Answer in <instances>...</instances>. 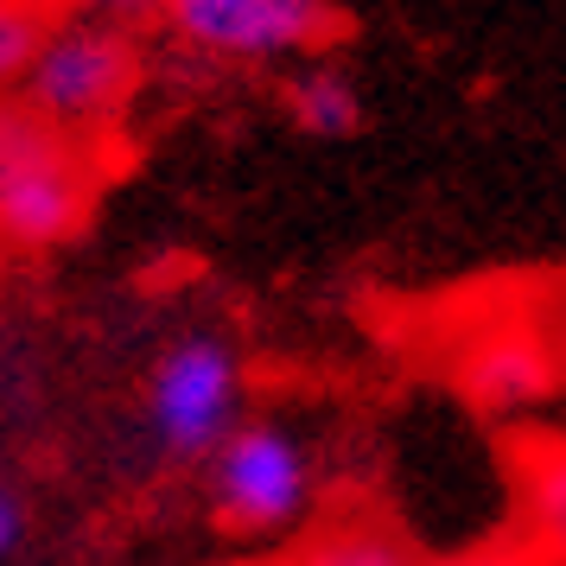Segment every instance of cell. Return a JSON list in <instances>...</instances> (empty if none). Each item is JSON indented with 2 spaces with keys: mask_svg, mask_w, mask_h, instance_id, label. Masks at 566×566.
<instances>
[{
  "mask_svg": "<svg viewBox=\"0 0 566 566\" xmlns=\"http://www.w3.org/2000/svg\"><path fill=\"white\" fill-rule=\"evenodd\" d=\"M103 191V147L57 134L20 96L0 103V242L52 249L83 230Z\"/></svg>",
  "mask_w": 566,
  "mask_h": 566,
  "instance_id": "1",
  "label": "cell"
},
{
  "mask_svg": "<svg viewBox=\"0 0 566 566\" xmlns=\"http://www.w3.org/2000/svg\"><path fill=\"white\" fill-rule=\"evenodd\" d=\"M134 83H140V45H134L128 27L52 20L13 96H20L39 122H52L57 134L103 147V134L115 128L122 108H128Z\"/></svg>",
  "mask_w": 566,
  "mask_h": 566,
  "instance_id": "2",
  "label": "cell"
},
{
  "mask_svg": "<svg viewBox=\"0 0 566 566\" xmlns=\"http://www.w3.org/2000/svg\"><path fill=\"white\" fill-rule=\"evenodd\" d=\"M235 401H242L235 350L223 337L191 332L172 350H159L147 395H140V420L166 459H210L235 427Z\"/></svg>",
  "mask_w": 566,
  "mask_h": 566,
  "instance_id": "3",
  "label": "cell"
},
{
  "mask_svg": "<svg viewBox=\"0 0 566 566\" xmlns=\"http://www.w3.org/2000/svg\"><path fill=\"white\" fill-rule=\"evenodd\" d=\"M210 503L235 535H281L312 510V452L274 420H235L210 452Z\"/></svg>",
  "mask_w": 566,
  "mask_h": 566,
  "instance_id": "4",
  "label": "cell"
},
{
  "mask_svg": "<svg viewBox=\"0 0 566 566\" xmlns=\"http://www.w3.org/2000/svg\"><path fill=\"white\" fill-rule=\"evenodd\" d=\"M159 20L191 52L235 57V64L312 57L344 32L337 0H159Z\"/></svg>",
  "mask_w": 566,
  "mask_h": 566,
  "instance_id": "5",
  "label": "cell"
},
{
  "mask_svg": "<svg viewBox=\"0 0 566 566\" xmlns=\"http://www.w3.org/2000/svg\"><path fill=\"white\" fill-rule=\"evenodd\" d=\"M515 490H522V541L541 566H566V446L560 439H535L522 464H515Z\"/></svg>",
  "mask_w": 566,
  "mask_h": 566,
  "instance_id": "6",
  "label": "cell"
},
{
  "mask_svg": "<svg viewBox=\"0 0 566 566\" xmlns=\"http://www.w3.org/2000/svg\"><path fill=\"white\" fill-rule=\"evenodd\" d=\"M464 382H471V395H478L484 408H522V401L547 395L554 363H547V350H541L535 337L496 332L464 357Z\"/></svg>",
  "mask_w": 566,
  "mask_h": 566,
  "instance_id": "7",
  "label": "cell"
},
{
  "mask_svg": "<svg viewBox=\"0 0 566 566\" xmlns=\"http://www.w3.org/2000/svg\"><path fill=\"white\" fill-rule=\"evenodd\" d=\"M293 566H420V554L382 515H332L325 528L306 535Z\"/></svg>",
  "mask_w": 566,
  "mask_h": 566,
  "instance_id": "8",
  "label": "cell"
},
{
  "mask_svg": "<svg viewBox=\"0 0 566 566\" xmlns=\"http://www.w3.org/2000/svg\"><path fill=\"white\" fill-rule=\"evenodd\" d=\"M286 115L318 140H344L363 128V96L337 64H300L286 77Z\"/></svg>",
  "mask_w": 566,
  "mask_h": 566,
  "instance_id": "9",
  "label": "cell"
},
{
  "mask_svg": "<svg viewBox=\"0 0 566 566\" xmlns=\"http://www.w3.org/2000/svg\"><path fill=\"white\" fill-rule=\"evenodd\" d=\"M45 27H52L45 0H0V103L20 90L32 52H39V39H45Z\"/></svg>",
  "mask_w": 566,
  "mask_h": 566,
  "instance_id": "10",
  "label": "cell"
},
{
  "mask_svg": "<svg viewBox=\"0 0 566 566\" xmlns=\"http://www.w3.org/2000/svg\"><path fill=\"white\" fill-rule=\"evenodd\" d=\"M52 20H103V27H128L140 13H159V0H45Z\"/></svg>",
  "mask_w": 566,
  "mask_h": 566,
  "instance_id": "11",
  "label": "cell"
},
{
  "mask_svg": "<svg viewBox=\"0 0 566 566\" xmlns=\"http://www.w3.org/2000/svg\"><path fill=\"white\" fill-rule=\"evenodd\" d=\"M420 566H541L528 554V541H484V547H459V554H439V560H420Z\"/></svg>",
  "mask_w": 566,
  "mask_h": 566,
  "instance_id": "12",
  "label": "cell"
},
{
  "mask_svg": "<svg viewBox=\"0 0 566 566\" xmlns=\"http://www.w3.org/2000/svg\"><path fill=\"white\" fill-rule=\"evenodd\" d=\"M20 541H27V503L13 484H0V560H13Z\"/></svg>",
  "mask_w": 566,
  "mask_h": 566,
  "instance_id": "13",
  "label": "cell"
}]
</instances>
